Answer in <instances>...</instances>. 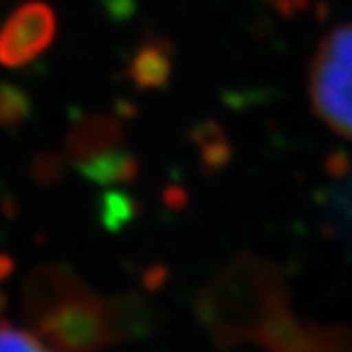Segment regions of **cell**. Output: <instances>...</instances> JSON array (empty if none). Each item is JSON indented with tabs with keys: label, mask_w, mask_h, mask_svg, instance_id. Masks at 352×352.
Returning <instances> with one entry per match:
<instances>
[{
	"label": "cell",
	"mask_w": 352,
	"mask_h": 352,
	"mask_svg": "<svg viewBox=\"0 0 352 352\" xmlns=\"http://www.w3.org/2000/svg\"><path fill=\"white\" fill-rule=\"evenodd\" d=\"M307 87L316 116L339 137L352 141V21L320 41Z\"/></svg>",
	"instance_id": "6da1fadb"
},
{
	"label": "cell",
	"mask_w": 352,
	"mask_h": 352,
	"mask_svg": "<svg viewBox=\"0 0 352 352\" xmlns=\"http://www.w3.org/2000/svg\"><path fill=\"white\" fill-rule=\"evenodd\" d=\"M0 352H55L41 334L28 327L0 323Z\"/></svg>",
	"instance_id": "7a4b0ae2"
},
{
	"label": "cell",
	"mask_w": 352,
	"mask_h": 352,
	"mask_svg": "<svg viewBox=\"0 0 352 352\" xmlns=\"http://www.w3.org/2000/svg\"><path fill=\"white\" fill-rule=\"evenodd\" d=\"M271 3L280 5V7H305L309 0H271Z\"/></svg>",
	"instance_id": "3957f363"
}]
</instances>
